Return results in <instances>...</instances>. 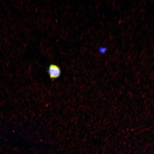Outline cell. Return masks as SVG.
I'll use <instances>...</instances> for the list:
<instances>
[{"mask_svg":"<svg viewBox=\"0 0 154 154\" xmlns=\"http://www.w3.org/2000/svg\"><path fill=\"white\" fill-rule=\"evenodd\" d=\"M48 73L50 78L54 80L60 77L61 74V70L58 65L52 64L48 67Z\"/></svg>","mask_w":154,"mask_h":154,"instance_id":"obj_1","label":"cell"},{"mask_svg":"<svg viewBox=\"0 0 154 154\" xmlns=\"http://www.w3.org/2000/svg\"><path fill=\"white\" fill-rule=\"evenodd\" d=\"M106 50V48L104 47H100L98 49L99 52L102 53H103L105 52Z\"/></svg>","mask_w":154,"mask_h":154,"instance_id":"obj_2","label":"cell"},{"mask_svg":"<svg viewBox=\"0 0 154 154\" xmlns=\"http://www.w3.org/2000/svg\"><path fill=\"white\" fill-rule=\"evenodd\" d=\"M116 154H120L118 153H116Z\"/></svg>","mask_w":154,"mask_h":154,"instance_id":"obj_3","label":"cell"}]
</instances>
